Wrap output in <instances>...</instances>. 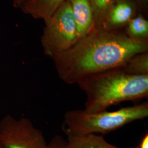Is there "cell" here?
<instances>
[{"label": "cell", "mask_w": 148, "mask_h": 148, "mask_svg": "<svg viewBox=\"0 0 148 148\" xmlns=\"http://www.w3.org/2000/svg\"><path fill=\"white\" fill-rule=\"evenodd\" d=\"M148 51V40H136L101 28L52 59L60 78L73 85L95 74L120 68L133 56Z\"/></svg>", "instance_id": "cell-1"}, {"label": "cell", "mask_w": 148, "mask_h": 148, "mask_svg": "<svg viewBox=\"0 0 148 148\" xmlns=\"http://www.w3.org/2000/svg\"><path fill=\"white\" fill-rule=\"evenodd\" d=\"M77 85L87 95L84 110L96 113L117 103L148 97V75H132L118 68L88 77Z\"/></svg>", "instance_id": "cell-2"}, {"label": "cell", "mask_w": 148, "mask_h": 148, "mask_svg": "<svg viewBox=\"0 0 148 148\" xmlns=\"http://www.w3.org/2000/svg\"><path fill=\"white\" fill-rule=\"evenodd\" d=\"M148 116L147 102L112 112L89 113L84 110H73L65 113L63 129L66 135L104 134Z\"/></svg>", "instance_id": "cell-3"}, {"label": "cell", "mask_w": 148, "mask_h": 148, "mask_svg": "<svg viewBox=\"0 0 148 148\" xmlns=\"http://www.w3.org/2000/svg\"><path fill=\"white\" fill-rule=\"evenodd\" d=\"M41 38L45 54L51 58L73 46L79 40L71 7L68 0L59 5L53 14L44 21Z\"/></svg>", "instance_id": "cell-4"}, {"label": "cell", "mask_w": 148, "mask_h": 148, "mask_svg": "<svg viewBox=\"0 0 148 148\" xmlns=\"http://www.w3.org/2000/svg\"><path fill=\"white\" fill-rule=\"evenodd\" d=\"M0 142L3 148H47L42 132L32 121L7 115L0 121Z\"/></svg>", "instance_id": "cell-5"}, {"label": "cell", "mask_w": 148, "mask_h": 148, "mask_svg": "<svg viewBox=\"0 0 148 148\" xmlns=\"http://www.w3.org/2000/svg\"><path fill=\"white\" fill-rule=\"evenodd\" d=\"M136 12V3L132 0H115L106 16L102 28L108 30L123 27L133 19Z\"/></svg>", "instance_id": "cell-6"}, {"label": "cell", "mask_w": 148, "mask_h": 148, "mask_svg": "<svg viewBox=\"0 0 148 148\" xmlns=\"http://www.w3.org/2000/svg\"><path fill=\"white\" fill-rule=\"evenodd\" d=\"M68 1L71 7L79 40L95 29L92 8L90 0Z\"/></svg>", "instance_id": "cell-7"}, {"label": "cell", "mask_w": 148, "mask_h": 148, "mask_svg": "<svg viewBox=\"0 0 148 148\" xmlns=\"http://www.w3.org/2000/svg\"><path fill=\"white\" fill-rule=\"evenodd\" d=\"M65 0H31L19 8L24 13L38 19L46 20Z\"/></svg>", "instance_id": "cell-8"}, {"label": "cell", "mask_w": 148, "mask_h": 148, "mask_svg": "<svg viewBox=\"0 0 148 148\" xmlns=\"http://www.w3.org/2000/svg\"><path fill=\"white\" fill-rule=\"evenodd\" d=\"M66 136L68 148H120L108 143L97 134Z\"/></svg>", "instance_id": "cell-9"}, {"label": "cell", "mask_w": 148, "mask_h": 148, "mask_svg": "<svg viewBox=\"0 0 148 148\" xmlns=\"http://www.w3.org/2000/svg\"><path fill=\"white\" fill-rule=\"evenodd\" d=\"M120 69L132 75H148V53H139L129 59Z\"/></svg>", "instance_id": "cell-10"}, {"label": "cell", "mask_w": 148, "mask_h": 148, "mask_svg": "<svg viewBox=\"0 0 148 148\" xmlns=\"http://www.w3.org/2000/svg\"><path fill=\"white\" fill-rule=\"evenodd\" d=\"M127 36L136 40H148V22L142 15L134 16L127 24Z\"/></svg>", "instance_id": "cell-11"}, {"label": "cell", "mask_w": 148, "mask_h": 148, "mask_svg": "<svg viewBox=\"0 0 148 148\" xmlns=\"http://www.w3.org/2000/svg\"><path fill=\"white\" fill-rule=\"evenodd\" d=\"M115 1L90 0L94 16L95 29L102 28L108 12Z\"/></svg>", "instance_id": "cell-12"}, {"label": "cell", "mask_w": 148, "mask_h": 148, "mask_svg": "<svg viewBox=\"0 0 148 148\" xmlns=\"http://www.w3.org/2000/svg\"><path fill=\"white\" fill-rule=\"evenodd\" d=\"M47 148H68L67 140L60 136H54L47 143Z\"/></svg>", "instance_id": "cell-13"}, {"label": "cell", "mask_w": 148, "mask_h": 148, "mask_svg": "<svg viewBox=\"0 0 148 148\" xmlns=\"http://www.w3.org/2000/svg\"><path fill=\"white\" fill-rule=\"evenodd\" d=\"M136 148H148V134L145 133Z\"/></svg>", "instance_id": "cell-14"}, {"label": "cell", "mask_w": 148, "mask_h": 148, "mask_svg": "<svg viewBox=\"0 0 148 148\" xmlns=\"http://www.w3.org/2000/svg\"><path fill=\"white\" fill-rule=\"evenodd\" d=\"M31 0H11L13 6L16 8L19 9L22 5L25 3L27 2L30 1Z\"/></svg>", "instance_id": "cell-15"}, {"label": "cell", "mask_w": 148, "mask_h": 148, "mask_svg": "<svg viewBox=\"0 0 148 148\" xmlns=\"http://www.w3.org/2000/svg\"><path fill=\"white\" fill-rule=\"evenodd\" d=\"M138 5L140 6L146 7L148 5V0H135Z\"/></svg>", "instance_id": "cell-16"}, {"label": "cell", "mask_w": 148, "mask_h": 148, "mask_svg": "<svg viewBox=\"0 0 148 148\" xmlns=\"http://www.w3.org/2000/svg\"><path fill=\"white\" fill-rule=\"evenodd\" d=\"M0 148H3V147H2V144H1V142H0Z\"/></svg>", "instance_id": "cell-17"}]
</instances>
